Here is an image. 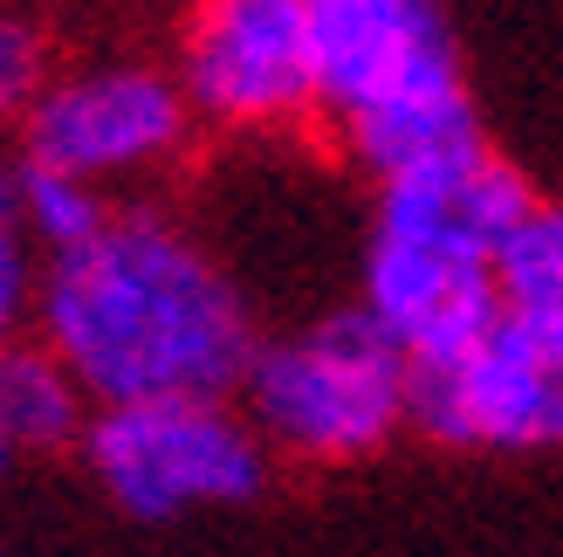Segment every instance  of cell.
I'll list each match as a JSON object with an SVG mask.
<instances>
[{
  "instance_id": "7",
  "label": "cell",
  "mask_w": 563,
  "mask_h": 557,
  "mask_svg": "<svg viewBox=\"0 0 563 557\" xmlns=\"http://www.w3.org/2000/svg\"><path fill=\"white\" fill-rule=\"evenodd\" d=\"M302 14L317 63V118L330 124L467 83L440 0H302Z\"/></svg>"
},
{
  "instance_id": "3",
  "label": "cell",
  "mask_w": 563,
  "mask_h": 557,
  "mask_svg": "<svg viewBox=\"0 0 563 557\" xmlns=\"http://www.w3.org/2000/svg\"><path fill=\"white\" fill-rule=\"evenodd\" d=\"M82 461L131 523H179L192 510H241L268 489V448L234 400H137L90 406Z\"/></svg>"
},
{
  "instance_id": "13",
  "label": "cell",
  "mask_w": 563,
  "mask_h": 557,
  "mask_svg": "<svg viewBox=\"0 0 563 557\" xmlns=\"http://www.w3.org/2000/svg\"><path fill=\"white\" fill-rule=\"evenodd\" d=\"M48 35H42V21L35 14H21V8H0V131L21 124L27 118V103L42 97V83L55 76L48 69Z\"/></svg>"
},
{
  "instance_id": "1",
  "label": "cell",
  "mask_w": 563,
  "mask_h": 557,
  "mask_svg": "<svg viewBox=\"0 0 563 557\" xmlns=\"http://www.w3.org/2000/svg\"><path fill=\"white\" fill-rule=\"evenodd\" d=\"M35 345L90 406L137 400H234L255 358V310L220 255L158 207H110V220L42 262Z\"/></svg>"
},
{
  "instance_id": "10",
  "label": "cell",
  "mask_w": 563,
  "mask_h": 557,
  "mask_svg": "<svg viewBox=\"0 0 563 557\" xmlns=\"http://www.w3.org/2000/svg\"><path fill=\"white\" fill-rule=\"evenodd\" d=\"M488 283H495V310L501 324H522L537 338L563 345V214L556 207H529L509 241L495 248L488 262Z\"/></svg>"
},
{
  "instance_id": "11",
  "label": "cell",
  "mask_w": 563,
  "mask_h": 557,
  "mask_svg": "<svg viewBox=\"0 0 563 557\" xmlns=\"http://www.w3.org/2000/svg\"><path fill=\"white\" fill-rule=\"evenodd\" d=\"M110 193L82 186V179H63V173H42V165H21V234L35 241V255H69L82 248L103 220H110Z\"/></svg>"
},
{
  "instance_id": "6",
  "label": "cell",
  "mask_w": 563,
  "mask_h": 557,
  "mask_svg": "<svg viewBox=\"0 0 563 557\" xmlns=\"http://www.w3.org/2000/svg\"><path fill=\"white\" fill-rule=\"evenodd\" d=\"M406 427L440 448L474 455H543L563 434V345L522 324L482 330L446 365L406 379Z\"/></svg>"
},
{
  "instance_id": "8",
  "label": "cell",
  "mask_w": 563,
  "mask_h": 557,
  "mask_svg": "<svg viewBox=\"0 0 563 557\" xmlns=\"http://www.w3.org/2000/svg\"><path fill=\"white\" fill-rule=\"evenodd\" d=\"M529 207H537L529 173L482 138L467 152H446L433 165H412V173L385 179L378 207H372V234L467 255V262H495V248L509 241V228Z\"/></svg>"
},
{
  "instance_id": "12",
  "label": "cell",
  "mask_w": 563,
  "mask_h": 557,
  "mask_svg": "<svg viewBox=\"0 0 563 557\" xmlns=\"http://www.w3.org/2000/svg\"><path fill=\"white\" fill-rule=\"evenodd\" d=\"M35 283H42V255L21 234V165L0 159V345H14L35 324Z\"/></svg>"
},
{
  "instance_id": "5",
  "label": "cell",
  "mask_w": 563,
  "mask_h": 557,
  "mask_svg": "<svg viewBox=\"0 0 563 557\" xmlns=\"http://www.w3.org/2000/svg\"><path fill=\"white\" fill-rule=\"evenodd\" d=\"M179 97L213 131H296L317 118L302 0H200L179 35Z\"/></svg>"
},
{
  "instance_id": "9",
  "label": "cell",
  "mask_w": 563,
  "mask_h": 557,
  "mask_svg": "<svg viewBox=\"0 0 563 557\" xmlns=\"http://www.w3.org/2000/svg\"><path fill=\"white\" fill-rule=\"evenodd\" d=\"M82 421H90V400L82 385L55 365L35 338L0 345V440L14 455H55L76 448Z\"/></svg>"
},
{
  "instance_id": "2",
  "label": "cell",
  "mask_w": 563,
  "mask_h": 557,
  "mask_svg": "<svg viewBox=\"0 0 563 557\" xmlns=\"http://www.w3.org/2000/svg\"><path fill=\"white\" fill-rule=\"evenodd\" d=\"M406 358L351 303L302 330L262 338L234 385V406L268 455L351 468L406 427Z\"/></svg>"
},
{
  "instance_id": "4",
  "label": "cell",
  "mask_w": 563,
  "mask_h": 557,
  "mask_svg": "<svg viewBox=\"0 0 563 557\" xmlns=\"http://www.w3.org/2000/svg\"><path fill=\"white\" fill-rule=\"evenodd\" d=\"M192 145V110L173 69L152 63H90L48 76L21 118V165L63 173L110 193L118 179L165 173Z\"/></svg>"
},
{
  "instance_id": "14",
  "label": "cell",
  "mask_w": 563,
  "mask_h": 557,
  "mask_svg": "<svg viewBox=\"0 0 563 557\" xmlns=\"http://www.w3.org/2000/svg\"><path fill=\"white\" fill-rule=\"evenodd\" d=\"M8 468H14V448H8V440H0V476H8Z\"/></svg>"
}]
</instances>
